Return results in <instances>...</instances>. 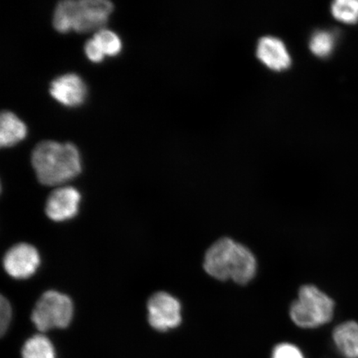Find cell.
I'll return each instance as SVG.
<instances>
[{"label":"cell","mask_w":358,"mask_h":358,"mask_svg":"<svg viewBox=\"0 0 358 358\" xmlns=\"http://www.w3.org/2000/svg\"><path fill=\"white\" fill-rule=\"evenodd\" d=\"M203 267L214 279L245 285L257 274V259L245 245L224 237L206 252Z\"/></svg>","instance_id":"6da1fadb"},{"label":"cell","mask_w":358,"mask_h":358,"mask_svg":"<svg viewBox=\"0 0 358 358\" xmlns=\"http://www.w3.org/2000/svg\"><path fill=\"white\" fill-rule=\"evenodd\" d=\"M31 160L38 181L48 186L69 181L82 169L79 152L71 143L42 141L34 148Z\"/></svg>","instance_id":"7a4b0ae2"},{"label":"cell","mask_w":358,"mask_h":358,"mask_svg":"<svg viewBox=\"0 0 358 358\" xmlns=\"http://www.w3.org/2000/svg\"><path fill=\"white\" fill-rule=\"evenodd\" d=\"M113 10L107 0H64L57 3L53 13V26L58 32L73 29L77 32L100 30Z\"/></svg>","instance_id":"3957f363"},{"label":"cell","mask_w":358,"mask_h":358,"mask_svg":"<svg viewBox=\"0 0 358 358\" xmlns=\"http://www.w3.org/2000/svg\"><path fill=\"white\" fill-rule=\"evenodd\" d=\"M334 302L316 286L303 285L296 301L291 304V320L299 328L311 329L329 323L333 319Z\"/></svg>","instance_id":"277c9868"},{"label":"cell","mask_w":358,"mask_h":358,"mask_svg":"<svg viewBox=\"0 0 358 358\" xmlns=\"http://www.w3.org/2000/svg\"><path fill=\"white\" fill-rule=\"evenodd\" d=\"M73 317V304L70 298L57 291H47L35 304L33 323L41 332L52 329H65Z\"/></svg>","instance_id":"5b68a950"},{"label":"cell","mask_w":358,"mask_h":358,"mask_svg":"<svg viewBox=\"0 0 358 358\" xmlns=\"http://www.w3.org/2000/svg\"><path fill=\"white\" fill-rule=\"evenodd\" d=\"M148 320L152 328L166 332L177 328L182 322L181 304L166 292H158L148 301Z\"/></svg>","instance_id":"8992f818"},{"label":"cell","mask_w":358,"mask_h":358,"mask_svg":"<svg viewBox=\"0 0 358 358\" xmlns=\"http://www.w3.org/2000/svg\"><path fill=\"white\" fill-rule=\"evenodd\" d=\"M40 264V257L34 246L26 243L13 245L3 257L4 270L15 279L32 276Z\"/></svg>","instance_id":"52a82bcc"},{"label":"cell","mask_w":358,"mask_h":358,"mask_svg":"<svg viewBox=\"0 0 358 358\" xmlns=\"http://www.w3.org/2000/svg\"><path fill=\"white\" fill-rule=\"evenodd\" d=\"M80 201L79 192L74 187H58L47 200V216L55 222L69 220L78 214Z\"/></svg>","instance_id":"ba28073f"},{"label":"cell","mask_w":358,"mask_h":358,"mask_svg":"<svg viewBox=\"0 0 358 358\" xmlns=\"http://www.w3.org/2000/svg\"><path fill=\"white\" fill-rule=\"evenodd\" d=\"M49 92L62 105L77 106L86 100L87 89L78 74L66 73L52 80Z\"/></svg>","instance_id":"9c48e42d"},{"label":"cell","mask_w":358,"mask_h":358,"mask_svg":"<svg viewBox=\"0 0 358 358\" xmlns=\"http://www.w3.org/2000/svg\"><path fill=\"white\" fill-rule=\"evenodd\" d=\"M257 53L259 59L272 70H284L291 65V57L285 43L271 36L259 39Z\"/></svg>","instance_id":"30bf717a"},{"label":"cell","mask_w":358,"mask_h":358,"mask_svg":"<svg viewBox=\"0 0 358 358\" xmlns=\"http://www.w3.org/2000/svg\"><path fill=\"white\" fill-rule=\"evenodd\" d=\"M334 345L344 358H358V324L348 321L336 327L333 333Z\"/></svg>","instance_id":"8fae6325"},{"label":"cell","mask_w":358,"mask_h":358,"mask_svg":"<svg viewBox=\"0 0 358 358\" xmlns=\"http://www.w3.org/2000/svg\"><path fill=\"white\" fill-rule=\"evenodd\" d=\"M26 124L11 111H3L0 116V145L10 147L24 138Z\"/></svg>","instance_id":"7c38bea8"},{"label":"cell","mask_w":358,"mask_h":358,"mask_svg":"<svg viewBox=\"0 0 358 358\" xmlns=\"http://www.w3.org/2000/svg\"><path fill=\"white\" fill-rule=\"evenodd\" d=\"M22 358H55V349L50 340L41 334L27 340L22 349Z\"/></svg>","instance_id":"4fadbf2b"},{"label":"cell","mask_w":358,"mask_h":358,"mask_svg":"<svg viewBox=\"0 0 358 358\" xmlns=\"http://www.w3.org/2000/svg\"><path fill=\"white\" fill-rule=\"evenodd\" d=\"M331 8L335 19L339 21L349 24L358 21V0H337Z\"/></svg>","instance_id":"5bb4252c"},{"label":"cell","mask_w":358,"mask_h":358,"mask_svg":"<svg viewBox=\"0 0 358 358\" xmlns=\"http://www.w3.org/2000/svg\"><path fill=\"white\" fill-rule=\"evenodd\" d=\"M93 38L99 44L105 55L115 56L122 50V40L113 31L106 29L97 30Z\"/></svg>","instance_id":"9a60e30c"},{"label":"cell","mask_w":358,"mask_h":358,"mask_svg":"<svg viewBox=\"0 0 358 358\" xmlns=\"http://www.w3.org/2000/svg\"><path fill=\"white\" fill-rule=\"evenodd\" d=\"M335 45L334 34L327 31H319L312 36L310 47L317 57H326L333 52Z\"/></svg>","instance_id":"2e32d148"},{"label":"cell","mask_w":358,"mask_h":358,"mask_svg":"<svg viewBox=\"0 0 358 358\" xmlns=\"http://www.w3.org/2000/svg\"><path fill=\"white\" fill-rule=\"evenodd\" d=\"M271 358H306L301 349L293 343H282L273 348Z\"/></svg>","instance_id":"e0dca14e"},{"label":"cell","mask_w":358,"mask_h":358,"mask_svg":"<svg viewBox=\"0 0 358 358\" xmlns=\"http://www.w3.org/2000/svg\"><path fill=\"white\" fill-rule=\"evenodd\" d=\"M11 319L12 308L10 303L6 298L2 296L1 301H0V331H1L2 335L6 332Z\"/></svg>","instance_id":"ac0fdd59"},{"label":"cell","mask_w":358,"mask_h":358,"mask_svg":"<svg viewBox=\"0 0 358 358\" xmlns=\"http://www.w3.org/2000/svg\"><path fill=\"white\" fill-rule=\"evenodd\" d=\"M84 49L89 59L94 62H99L105 57V53L103 52L99 44L93 38L85 44Z\"/></svg>","instance_id":"d6986e66"}]
</instances>
